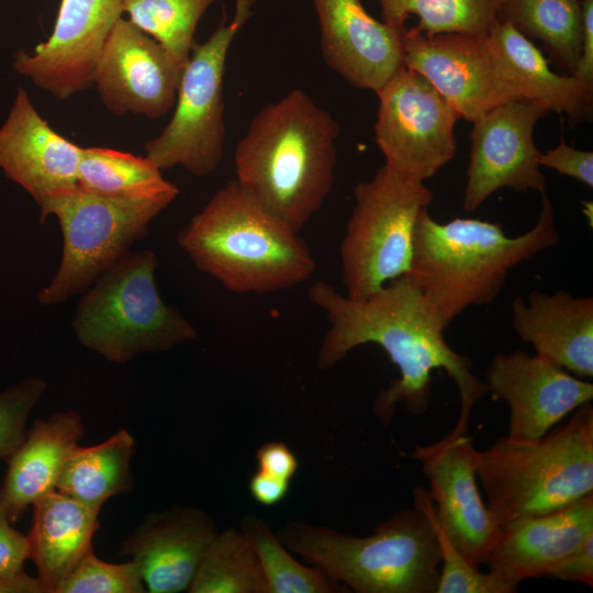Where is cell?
<instances>
[{
	"label": "cell",
	"instance_id": "cell-1",
	"mask_svg": "<svg viewBox=\"0 0 593 593\" xmlns=\"http://www.w3.org/2000/svg\"><path fill=\"white\" fill-rule=\"evenodd\" d=\"M311 301L328 322L317 355V366L329 369L349 351L365 344L380 346L398 367L400 377L377 396L376 416L388 425L398 404L415 415L426 412L432 372L444 369L460 395L457 428L468 430L469 416L488 393L472 372L471 360L454 350L444 337L438 313L407 276H401L367 298L354 300L325 281L313 283Z\"/></svg>",
	"mask_w": 593,
	"mask_h": 593
},
{
	"label": "cell",
	"instance_id": "cell-2",
	"mask_svg": "<svg viewBox=\"0 0 593 593\" xmlns=\"http://www.w3.org/2000/svg\"><path fill=\"white\" fill-rule=\"evenodd\" d=\"M339 131L327 111L294 89L251 119L234 150L235 180L300 232L333 188Z\"/></svg>",
	"mask_w": 593,
	"mask_h": 593
},
{
	"label": "cell",
	"instance_id": "cell-3",
	"mask_svg": "<svg viewBox=\"0 0 593 593\" xmlns=\"http://www.w3.org/2000/svg\"><path fill=\"white\" fill-rule=\"evenodd\" d=\"M540 194L537 223L514 237L500 223L471 217L439 223L428 209L421 213L406 276L446 328L466 309L494 301L517 265L559 243L552 203L546 192Z\"/></svg>",
	"mask_w": 593,
	"mask_h": 593
},
{
	"label": "cell",
	"instance_id": "cell-4",
	"mask_svg": "<svg viewBox=\"0 0 593 593\" xmlns=\"http://www.w3.org/2000/svg\"><path fill=\"white\" fill-rule=\"evenodd\" d=\"M193 265L236 293L294 288L316 270L307 244L236 180L215 192L178 234Z\"/></svg>",
	"mask_w": 593,
	"mask_h": 593
},
{
	"label": "cell",
	"instance_id": "cell-5",
	"mask_svg": "<svg viewBox=\"0 0 593 593\" xmlns=\"http://www.w3.org/2000/svg\"><path fill=\"white\" fill-rule=\"evenodd\" d=\"M293 553L357 593H436L440 550L434 525L416 503L379 524L373 534L353 536L304 521L277 532Z\"/></svg>",
	"mask_w": 593,
	"mask_h": 593
},
{
	"label": "cell",
	"instance_id": "cell-6",
	"mask_svg": "<svg viewBox=\"0 0 593 593\" xmlns=\"http://www.w3.org/2000/svg\"><path fill=\"white\" fill-rule=\"evenodd\" d=\"M474 467L499 524L542 515L593 493V407L579 406L535 440L497 438Z\"/></svg>",
	"mask_w": 593,
	"mask_h": 593
},
{
	"label": "cell",
	"instance_id": "cell-7",
	"mask_svg": "<svg viewBox=\"0 0 593 593\" xmlns=\"http://www.w3.org/2000/svg\"><path fill=\"white\" fill-rule=\"evenodd\" d=\"M158 259L149 249L130 250L79 300L72 320L78 340L114 363L139 354L164 353L194 340V326L161 299Z\"/></svg>",
	"mask_w": 593,
	"mask_h": 593
},
{
	"label": "cell",
	"instance_id": "cell-8",
	"mask_svg": "<svg viewBox=\"0 0 593 593\" xmlns=\"http://www.w3.org/2000/svg\"><path fill=\"white\" fill-rule=\"evenodd\" d=\"M177 195L109 197L77 186L47 198L38 205L40 220L56 216L63 254L55 275L37 294L38 303L59 304L87 290L134 242L147 235L150 222Z\"/></svg>",
	"mask_w": 593,
	"mask_h": 593
},
{
	"label": "cell",
	"instance_id": "cell-9",
	"mask_svg": "<svg viewBox=\"0 0 593 593\" xmlns=\"http://www.w3.org/2000/svg\"><path fill=\"white\" fill-rule=\"evenodd\" d=\"M355 204L340 244L346 296L359 300L411 269L421 213L434 199L424 182L384 164L354 190Z\"/></svg>",
	"mask_w": 593,
	"mask_h": 593
},
{
	"label": "cell",
	"instance_id": "cell-10",
	"mask_svg": "<svg viewBox=\"0 0 593 593\" xmlns=\"http://www.w3.org/2000/svg\"><path fill=\"white\" fill-rule=\"evenodd\" d=\"M255 0H235L231 22L224 20L203 43H194L184 64L174 114L145 144L146 157L159 169L184 167L197 177L219 168L225 142L224 74L231 44L253 15Z\"/></svg>",
	"mask_w": 593,
	"mask_h": 593
},
{
	"label": "cell",
	"instance_id": "cell-11",
	"mask_svg": "<svg viewBox=\"0 0 593 593\" xmlns=\"http://www.w3.org/2000/svg\"><path fill=\"white\" fill-rule=\"evenodd\" d=\"M374 139L388 166L424 182L457 150L460 114L421 74L402 66L376 92Z\"/></svg>",
	"mask_w": 593,
	"mask_h": 593
},
{
	"label": "cell",
	"instance_id": "cell-12",
	"mask_svg": "<svg viewBox=\"0 0 593 593\" xmlns=\"http://www.w3.org/2000/svg\"><path fill=\"white\" fill-rule=\"evenodd\" d=\"M403 66L421 74L467 121L523 100L506 79L488 36H425L405 29Z\"/></svg>",
	"mask_w": 593,
	"mask_h": 593
},
{
	"label": "cell",
	"instance_id": "cell-13",
	"mask_svg": "<svg viewBox=\"0 0 593 593\" xmlns=\"http://www.w3.org/2000/svg\"><path fill=\"white\" fill-rule=\"evenodd\" d=\"M475 450L468 430L455 427L430 445L416 446L412 458L429 483L428 495L439 526L467 560L479 568L485 563L501 525L480 494Z\"/></svg>",
	"mask_w": 593,
	"mask_h": 593
},
{
	"label": "cell",
	"instance_id": "cell-14",
	"mask_svg": "<svg viewBox=\"0 0 593 593\" xmlns=\"http://www.w3.org/2000/svg\"><path fill=\"white\" fill-rule=\"evenodd\" d=\"M548 112L539 105L516 100L501 104L478 120L471 131V149L463 193V210L475 211L502 188L545 192L533 132Z\"/></svg>",
	"mask_w": 593,
	"mask_h": 593
},
{
	"label": "cell",
	"instance_id": "cell-15",
	"mask_svg": "<svg viewBox=\"0 0 593 593\" xmlns=\"http://www.w3.org/2000/svg\"><path fill=\"white\" fill-rule=\"evenodd\" d=\"M123 12V0H61L51 36L32 53L19 49L13 68L59 100L90 88L102 46Z\"/></svg>",
	"mask_w": 593,
	"mask_h": 593
},
{
	"label": "cell",
	"instance_id": "cell-16",
	"mask_svg": "<svg viewBox=\"0 0 593 593\" xmlns=\"http://www.w3.org/2000/svg\"><path fill=\"white\" fill-rule=\"evenodd\" d=\"M182 68L156 40L121 18L102 46L93 85L110 112L159 119L175 105Z\"/></svg>",
	"mask_w": 593,
	"mask_h": 593
},
{
	"label": "cell",
	"instance_id": "cell-17",
	"mask_svg": "<svg viewBox=\"0 0 593 593\" xmlns=\"http://www.w3.org/2000/svg\"><path fill=\"white\" fill-rule=\"evenodd\" d=\"M488 392L510 411L507 436L535 440L593 399V384L539 355L496 354L485 370Z\"/></svg>",
	"mask_w": 593,
	"mask_h": 593
},
{
	"label": "cell",
	"instance_id": "cell-18",
	"mask_svg": "<svg viewBox=\"0 0 593 593\" xmlns=\"http://www.w3.org/2000/svg\"><path fill=\"white\" fill-rule=\"evenodd\" d=\"M325 64L349 85L378 92L403 66L406 27L378 21L361 0H312Z\"/></svg>",
	"mask_w": 593,
	"mask_h": 593
},
{
	"label": "cell",
	"instance_id": "cell-19",
	"mask_svg": "<svg viewBox=\"0 0 593 593\" xmlns=\"http://www.w3.org/2000/svg\"><path fill=\"white\" fill-rule=\"evenodd\" d=\"M219 530L204 511L172 506L150 513L122 541L119 553L138 566L146 592L188 591Z\"/></svg>",
	"mask_w": 593,
	"mask_h": 593
},
{
	"label": "cell",
	"instance_id": "cell-20",
	"mask_svg": "<svg viewBox=\"0 0 593 593\" xmlns=\"http://www.w3.org/2000/svg\"><path fill=\"white\" fill-rule=\"evenodd\" d=\"M81 147L57 133L19 88L0 126V168L37 206L51 195L78 186Z\"/></svg>",
	"mask_w": 593,
	"mask_h": 593
},
{
	"label": "cell",
	"instance_id": "cell-21",
	"mask_svg": "<svg viewBox=\"0 0 593 593\" xmlns=\"http://www.w3.org/2000/svg\"><path fill=\"white\" fill-rule=\"evenodd\" d=\"M591 535L593 493L559 510L502 525L484 564L516 584L550 577Z\"/></svg>",
	"mask_w": 593,
	"mask_h": 593
},
{
	"label": "cell",
	"instance_id": "cell-22",
	"mask_svg": "<svg viewBox=\"0 0 593 593\" xmlns=\"http://www.w3.org/2000/svg\"><path fill=\"white\" fill-rule=\"evenodd\" d=\"M512 322L517 336L536 354L573 376L593 377V298L574 296L566 290L549 294L533 290L516 296Z\"/></svg>",
	"mask_w": 593,
	"mask_h": 593
},
{
	"label": "cell",
	"instance_id": "cell-23",
	"mask_svg": "<svg viewBox=\"0 0 593 593\" xmlns=\"http://www.w3.org/2000/svg\"><path fill=\"white\" fill-rule=\"evenodd\" d=\"M83 423L74 411L35 419L25 438L9 458L0 488V506L12 523L37 500L56 490L64 463L79 446Z\"/></svg>",
	"mask_w": 593,
	"mask_h": 593
},
{
	"label": "cell",
	"instance_id": "cell-24",
	"mask_svg": "<svg viewBox=\"0 0 593 593\" xmlns=\"http://www.w3.org/2000/svg\"><path fill=\"white\" fill-rule=\"evenodd\" d=\"M488 38L506 79L523 100L547 112L567 114L572 125L591 118L593 87L573 75L551 70L548 59L532 40L497 19Z\"/></svg>",
	"mask_w": 593,
	"mask_h": 593
},
{
	"label": "cell",
	"instance_id": "cell-25",
	"mask_svg": "<svg viewBox=\"0 0 593 593\" xmlns=\"http://www.w3.org/2000/svg\"><path fill=\"white\" fill-rule=\"evenodd\" d=\"M26 535L29 559L37 568L44 593H58L63 582L92 548L100 508L55 490L33 505Z\"/></svg>",
	"mask_w": 593,
	"mask_h": 593
},
{
	"label": "cell",
	"instance_id": "cell-26",
	"mask_svg": "<svg viewBox=\"0 0 593 593\" xmlns=\"http://www.w3.org/2000/svg\"><path fill=\"white\" fill-rule=\"evenodd\" d=\"M134 452L135 440L127 429L93 446H77L64 463L56 490L101 510L110 497L131 490Z\"/></svg>",
	"mask_w": 593,
	"mask_h": 593
},
{
	"label": "cell",
	"instance_id": "cell-27",
	"mask_svg": "<svg viewBox=\"0 0 593 593\" xmlns=\"http://www.w3.org/2000/svg\"><path fill=\"white\" fill-rule=\"evenodd\" d=\"M496 19L540 41L556 65L573 75L581 55V0H504Z\"/></svg>",
	"mask_w": 593,
	"mask_h": 593
},
{
	"label": "cell",
	"instance_id": "cell-28",
	"mask_svg": "<svg viewBox=\"0 0 593 593\" xmlns=\"http://www.w3.org/2000/svg\"><path fill=\"white\" fill-rule=\"evenodd\" d=\"M149 158L105 147H81L77 183L109 197L152 198L179 193Z\"/></svg>",
	"mask_w": 593,
	"mask_h": 593
},
{
	"label": "cell",
	"instance_id": "cell-29",
	"mask_svg": "<svg viewBox=\"0 0 593 593\" xmlns=\"http://www.w3.org/2000/svg\"><path fill=\"white\" fill-rule=\"evenodd\" d=\"M382 21L405 27L410 15L418 18L414 30L425 36L461 34L488 36L504 0H378Z\"/></svg>",
	"mask_w": 593,
	"mask_h": 593
},
{
	"label": "cell",
	"instance_id": "cell-30",
	"mask_svg": "<svg viewBox=\"0 0 593 593\" xmlns=\"http://www.w3.org/2000/svg\"><path fill=\"white\" fill-rule=\"evenodd\" d=\"M240 529L256 553L267 593L348 592L345 585L317 567L299 562L262 517L256 514L244 516Z\"/></svg>",
	"mask_w": 593,
	"mask_h": 593
},
{
	"label": "cell",
	"instance_id": "cell-31",
	"mask_svg": "<svg viewBox=\"0 0 593 593\" xmlns=\"http://www.w3.org/2000/svg\"><path fill=\"white\" fill-rule=\"evenodd\" d=\"M187 592L267 593L256 553L240 528L216 533Z\"/></svg>",
	"mask_w": 593,
	"mask_h": 593
},
{
	"label": "cell",
	"instance_id": "cell-32",
	"mask_svg": "<svg viewBox=\"0 0 593 593\" xmlns=\"http://www.w3.org/2000/svg\"><path fill=\"white\" fill-rule=\"evenodd\" d=\"M217 0H123V11L141 31L156 40L181 66L194 45L197 25Z\"/></svg>",
	"mask_w": 593,
	"mask_h": 593
},
{
	"label": "cell",
	"instance_id": "cell-33",
	"mask_svg": "<svg viewBox=\"0 0 593 593\" xmlns=\"http://www.w3.org/2000/svg\"><path fill=\"white\" fill-rule=\"evenodd\" d=\"M413 503L418 504L429 516L440 550V572L436 593H514L518 584L511 582L494 571H479L439 526L434 504L424 488L413 491Z\"/></svg>",
	"mask_w": 593,
	"mask_h": 593
},
{
	"label": "cell",
	"instance_id": "cell-34",
	"mask_svg": "<svg viewBox=\"0 0 593 593\" xmlns=\"http://www.w3.org/2000/svg\"><path fill=\"white\" fill-rule=\"evenodd\" d=\"M138 566L128 560L112 563L87 553L63 582L58 593H144Z\"/></svg>",
	"mask_w": 593,
	"mask_h": 593
},
{
	"label": "cell",
	"instance_id": "cell-35",
	"mask_svg": "<svg viewBox=\"0 0 593 593\" xmlns=\"http://www.w3.org/2000/svg\"><path fill=\"white\" fill-rule=\"evenodd\" d=\"M47 390L40 377H27L0 392V459L8 461L25 438L27 417Z\"/></svg>",
	"mask_w": 593,
	"mask_h": 593
},
{
	"label": "cell",
	"instance_id": "cell-36",
	"mask_svg": "<svg viewBox=\"0 0 593 593\" xmlns=\"http://www.w3.org/2000/svg\"><path fill=\"white\" fill-rule=\"evenodd\" d=\"M538 164L593 187V153L571 147L563 139L557 147L540 152Z\"/></svg>",
	"mask_w": 593,
	"mask_h": 593
},
{
	"label": "cell",
	"instance_id": "cell-37",
	"mask_svg": "<svg viewBox=\"0 0 593 593\" xmlns=\"http://www.w3.org/2000/svg\"><path fill=\"white\" fill-rule=\"evenodd\" d=\"M5 511L0 506V575L14 577L23 572L29 559V540L26 535L12 527Z\"/></svg>",
	"mask_w": 593,
	"mask_h": 593
},
{
	"label": "cell",
	"instance_id": "cell-38",
	"mask_svg": "<svg viewBox=\"0 0 593 593\" xmlns=\"http://www.w3.org/2000/svg\"><path fill=\"white\" fill-rule=\"evenodd\" d=\"M258 470L291 480L299 469L295 454L284 443L275 440L261 445L256 451Z\"/></svg>",
	"mask_w": 593,
	"mask_h": 593
},
{
	"label": "cell",
	"instance_id": "cell-39",
	"mask_svg": "<svg viewBox=\"0 0 593 593\" xmlns=\"http://www.w3.org/2000/svg\"><path fill=\"white\" fill-rule=\"evenodd\" d=\"M552 578L593 586V535L589 536L551 573Z\"/></svg>",
	"mask_w": 593,
	"mask_h": 593
},
{
	"label": "cell",
	"instance_id": "cell-40",
	"mask_svg": "<svg viewBox=\"0 0 593 593\" xmlns=\"http://www.w3.org/2000/svg\"><path fill=\"white\" fill-rule=\"evenodd\" d=\"M582 44L581 55L573 76L593 87V0H581Z\"/></svg>",
	"mask_w": 593,
	"mask_h": 593
},
{
	"label": "cell",
	"instance_id": "cell-41",
	"mask_svg": "<svg viewBox=\"0 0 593 593\" xmlns=\"http://www.w3.org/2000/svg\"><path fill=\"white\" fill-rule=\"evenodd\" d=\"M253 499L264 505L272 506L280 503L290 491V480L281 479L258 470L248 483Z\"/></svg>",
	"mask_w": 593,
	"mask_h": 593
},
{
	"label": "cell",
	"instance_id": "cell-42",
	"mask_svg": "<svg viewBox=\"0 0 593 593\" xmlns=\"http://www.w3.org/2000/svg\"><path fill=\"white\" fill-rule=\"evenodd\" d=\"M0 593H44V589L37 577L23 571L14 577L0 575Z\"/></svg>",
	"mask_w": 593,
	"mask_h": 593
}]
</instances>
